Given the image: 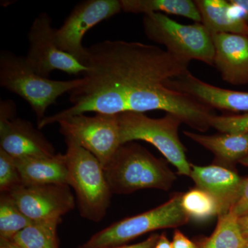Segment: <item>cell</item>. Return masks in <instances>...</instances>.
<instances>
[{
    "mask_svg": "<svg viewBox=\"0 0 248 248\" xmlns=\"http://www.w3.org/2000/svg\"><path fill=\"white\" fill-rule=\"evenodd\" d=\"M88 71L70 94L73 106L38 122L39 129L86 112L119 115L151 111L165 83L182 76L189 62L140 42L107 40L86 47Z\"/></svg>",
    "mask_w": 248,
    "mask_h": 248,
    "instance_id": "obj_1",
    "label": "cell"
},
{
    "mask_svg": "<svg viewBox=\"0 0 248 248\" xmlns=\"http://www.w3.org/2000/svg\"><path fill=\"white\" fill-rule=\"evenodd\" d=\"M167 163L133 141L121 145L104 170L112 194L127 195L143 189L168 191L177 177Z\"/></svg>",
    "mask_w": 248,
    "mask_h": 248,
    "instance_id": "obj_2",
    "label": "cell"
},
{
    "mask_svg": "<svg viewBox=\"0 0 248 248\" xmlns=\"http://www.w3.org/2000/svg\"><path fill=\"white\" fill-rule=\"evenodd\" d=\"M68 164L67 184L76 193L79 214L85 219L102 221L112 195L104 166L92 153L76 142L65 139Z\"/></svg>",
    "mask_w": 248,
    "mask_h": 248,
    "instance_id": "obj_3",
    "label": "cell"
},
{
    "mask_svg": "<svg viewBox=\"0 0 248 248\" xmlns=\"http://www.w3.org/2000/svg\"><path fill=\"white\" fill-rule=\"evenodd\" d=\"M82 81V78L58 81L42 78L31 69L25 58L8 50L0 54V85L24 99L38 122L45 118L46 111L60 96L71 93Z\"/></svg>",
    "mask_w": 248,
    "mask_h": 248,
    "instance_id": "obj_4",
    "label": "cell"
},
{
    "mask_svg": "<svg viewBox=\"0 0 248 248\" xmlns=\"http://www.w3.org/2000/svg\"><path fill=\"white\" fill-rule=\"evenodd\" d=\"M117 116L121 144L135 141L148 142L176 168L178 174L190 177V163L178 133L183 122L177 116L166 113L161 118L155 119L135 112H123Z\"/></svg>",
    "mask_w": 248,
    "mask_h": 248,
    "instance_id": "obj_5",
    "label": "cell"
},
{
    "mask_svg": "<svg viewBox=\"0 0 248 248\" xmlns=\"http://www.w3.org/2000/svg\"><path fill=\"white\" fill-rule=\"evenodd\" d=\"M143 24L147 37L164 45L176 58L189 63L198 60L214 66L213 35L202 23L185 25L165 14L155 13L144 15Z\"/></svg>",
    "mask_w": 248,
    "mask_h": 248,
    "instance_id": "obj_6",
    "label": "cell"
},
{
    "mask_svg": "<svg viewBox=\"0 0 248 248\" xmlns=\"http://www.w3.org/2000/svg\"><path fill=\"white\" fill-rule=\"evenodd\" d=\"M182 195L175 194L155 208L112 223L91 236L84 246L94 248L122 246L150 232L187 224L190 218L183 210Z\"/></svg>",
    "mask_w": 248,
    "mask_h": 248,
    "instance_id": "obj_7",
    "label": "cell"
},
{
    "mask_svg": "<svg viewBox=\"0 0 248 248\" xmlns=\"http://www.w3.org/2000/svg\"><path fill=\"white\" fill-rule=\"evenodd\" d=\"M60 133L92 153L103 166L121 146L117 115L80 114L59 120Z\"/></svg>",
    "mask_w": 248,
    "mask_h": 248,
    "instance_id": "obj_8",
    "label": "cell"
},
{
    "mask_svg": "<svg viewBox=\"0 0 248 248\" xmlns=\"http://www.w3.org/2000/svg\"><path fill=\"white\" fill-rule=\"evenodd\" d=\"M52 19L46 13H42L34 19L28 33L29 51L25 58L27 64L36 74L48 78L55 71L69 75H83L87 66L70 54L58 48L54 38L55 29Z\"/></svg>",
    "mask_w": 248,
    "mask_h": 248,
    "instance_id": "obj_9",
    "label": "cell"
},
{
    "mask_svg": "<svg viewBox=\"0 0 248 248\" xmlns=\"http://www.w3.org/2000/svg\"><path fill=\"white\" fill-rule=\"evenodd\" d=\"M120 0H87L77 5L60 29H55V42L58 48L85 65L87 52L82 45L86 32L99 23L119 14ZM86 66V65H85Z\"/></svg>",
    "mask_w": 248,
    "mask_h": 248,
    "instance_id": "obj_10",
    "label": "cell"
},
{
    "mask_svg": "<svg viewBox=\"0 0 248 248\" xmlns=\"http://www.w3.org/2000/svg\"><path fill=\"white\" fill-rule=\"evenodd\" d=\"M19 210L33 223H60L76 206L67 184L19 186L9 194Z\"/></svg>",
    "mask_w": 248,
    "mask_h": 248,
    "instance_id": "obj_11",
    "label": "cell"
},
{
    "mask_svg": "<svg viewBox=\"0 0 248 248\" xmlns=\"http://www.w3.org/2000/svg\"><path fill=\"white\" fill-rule=\"evenodd\" d=\"M190 177L196 187L208 192L217 201L218 216L230 213L241 195L245 179L221 165L200 166L190 164Z\"/></svg>",
    "mask_w": 248,
    "mask_h": 248,
    "instance_id": "obj_12",
    "label": "cell"
},
{
    "mask_svg": "<svg viewBox=\"0 0 248 248\" xmlns=\"http://www.w3.org/2000/svg\"><path fill=\"white\" fill-rule=\"evenodd\" d=\"M0 148L15 159L51 156L53 145L29 121L15 118L0 123Z\"/></svg>",
    "mask_w": 248,
    "mask_h": 248,
    "instance_id": "obj_13",
    "label": "cell"
},
{
    "mask_svg": "<svg viewBox=\"0 0 248 248\" xmlns=\"http://www.w3.org/2000/svg\"><path fill=\"white\" fill-rule=\"evenodd\" d=\"M165 84L170 89L188 94L212 109L248 112V92L217 87L198 79L188 71Z\"/></svg>",
    "mask_w": 248,
    "mask_h": 248,
    "instance_id": "obj_14",
    "label": "cell"
},
{
    "mask_svg": "<svg viewBox=\"0 0 248 248\" xmlns=\"http://www.w3.org/2000/svg\"><path fill=\"white\" fill-rule=\"evenodd\" d=\"M215 55L214 66L229 84H248V36L213 34Z\"/></svg>",
    "mask_w": 248,
    "mask_h": 248,
    "instance_id": "obj_15",
    "label": "cell"
},
{
    "mask_svg": "<svg viewBox=\"0 0 248 248\" xmlns=\"http://www.w3.org/2000/svg\"><path fill=\"white\" fill-rule=\"evenodd\" d=\"M184 135L215 156L217 164L230 168L248 156V133L205 135L184 131Z\"/></svg>",
    "mask_w": 248,
    "mask_h": 248,
    "instance_id": "obj_16",
    "label": "cell"
},
{
    "mask_svg": "<svg viewBox=\"0 0 248 248\" xmlns=\"http://www.w3.org/2000/svg\"><path fill=\"white\" fill-rule=\"evenodd\" d=\"M15 161L25 185L67 184L68 164L65 154L15 159Z\"/></svg>",
    "mask_w": 248,
    "mask_h": 248,
    "instance_id": "obj_17",
    "label": "cell"
},
{
    "mask_svg": "<svg viewBox=\"0 0 248 248\" xmlns=\"http://www.w3.org/2000/svg\"><path fill=\"white\" fill-rule=\"evenodd\" d=\"M202 24L210 33H232L248 36V24L235 14L229 1L197 0Z\"/></svg>",
    "mask_w": 248,
    "mask_h": 248,
    "instance_id": "obj_18",
    "label": "cell"
},
{
    "mask_svg": "<svg viewBox=\"0 0 248 248\" xmlns=\"http://www.w3.org/2000/svg\"><path fill=\"white\" fill-rule=\"evenodd\" d=\"M122 11L144 15L167 14L189 18L202 23V18L195 1L190 0H120Z\"/></svg>",
    "mask_w": 248,
    "mask_h": 248,
    "instance_id": "obj_19",
    "label": "cell"
},
{
    "mask_svg": "<svg viewBox=\"0 0 248 248\" xmlns=\"http://www.w3.org/2000/svg\"><path fill=\"white\" fill-rule=\"evenodd\" d=\"M248 244L240 229L238 217L230 212L218 216L213 234L201 240L197 246L198 248H244Z\"/></svg>",
    "mask_w": 248,
    "mask_h": 248,
    "instance_id": "obj_20",
    "label": "cell"
},
{
    "mask_svg": "<svg viewBox=\"0 0 248 248\" xmlns=\"http://www.w3.org/2000/svg\"><path fill=\"white\" fill-rule=\"evenodd\" d=\"M57 223H33L13 238L21 248H60Z\"/></svg>",
    "mask_w": 248,
    "mask_h": 248,
    "instance_id": "obj_21",
    "label": "cell"
},
{
    "mask_svg": "<svg viewBox=\"0 0 248 248\" xmlns=\"http://www.w3.org/2000/svg\"><path fill=\"white\" fill-rule=\"evenodd\" d=\"M22 213L9 194L0 197V240H11L23 230L32 224Z\"/></svg>",
    "mask_w": 248,
    "mask_h": 248,
    "instance_id": "obj_22",
    "label": "cell"
},
{
    "mask_svg": "<svg viewBox=\"0 0 248 248\" xmlns=\"http://www.w3.org/2000/svg\"><path fill=\"white\" fill-rule=\"evenodd\" d=\"M181 203L190 218L203 221L219 215L218 203L213 196L197 187L182 193Z\"/></svg>",
    "mask_w": 248,
    "mask_h": 248,
    "instance_id": "obj_23",
    "label": "cell"
},
{
    "mask_svg": "<svg viewBox=\"0 0 248 248\" xmlns=\"http://www.w3.org/2000/svg\"><path fill=\"white\" fill-rule=\"evenodd\" d=\"M14 158L0 148V192L9 194L23 185Z\"/></svg>",
    "mask_w": 248,
    "mask_h": 248,
    "instance_id": "obj_24",
    "label": "cell"
},
{
    "mask_svg": "<svg viewBox=\"0 0 248 248\" xmlns=\"http://www.w3.org/2000/svg\"><path fill=\"white\" fill-rule=\"evenodd\" d=\"M210 126L222 133H248V113L228 116L215 115L210 120Z\"/></svg>",
    "mask_w": 248,
    "mask_h": 248,
    "instance_id": "obj_25",
    "label": "cell"
},
{
    "mask_svg": "<svg viewBox=\"0 0 248 248\" xmlns=\"http://www.w3.org/2000/svg\"><path fill=\"white\" fill-rule=\"evenodd\" d=\"M231 213L234 214L238 218L248 215V177L245 179L241 195L232 208Z\"/></svg>",
    "mask_w": 248,
    "mask_h": 248,
    "instance_id": "obj_26",
    "label": "cell"
},
{
    "mask_svg": "<svg viewBox=\"0 0 248 248\" xmlns=\"http://www.w3.org/2000/svg\"><path fill=\"white\" fill-rule=\"evenodd\" d=\"M16 107L12 100L1 101L0 103V123L9 122L16 118Z\"/></svg>",
    "mask_w": 248,
    "mask_h": 248,
    "instance_id": "obj_27",
    "label": "cell"
},
{
    "mask_svg": "<svg viewBox=\"0 0 248 248\" xmlns=\"http://www.w3.org/2000/svg\"><path fill=\"white\" fill-rule=\"evenodd\" d=\"M171 246L172 248H198L197 244L178 229L174 231Z\"/></svg>",
    "mask_w": 248,
    "mask_h": 248,
    "instance_id": "obj_28",
    "label": "cell"
},
{
    "mask_svg": "<svg viewBox=\"0 0 248 248\" xmlns=\"http://www.w3.org/2000/svg\"><path fill=\"white\" fill-rule=\"evenodd\" d=\"M159 235L156 234H152L148 239L142 242L139 243V244L129 245V246H125V245H122V246H112V247H105V248H153L156 244V241L159 239ZM77 248H88L86 246H80Z\"/></svg>",
    "mask_w": 248,
    "mask_h": 248,
    "instance_id": "obj_29",
    "label": "cell"
},
{
    "mask_svg": "<svg viewBox=\"0 0 248 248\" xmlns=\"http://www.w3.org/2000/svg\"><path fill=\"white\" fill-rule=\"evenodd\" d=\"M235 14L248 24V0H230Z\"/></svg>",
    "mask_w": 248,
    "mask_h": 248,
    "instance_id": "obj_30",
    "label": "cell"
},
{
    "mask_svg": "<svg viewBox=\"0 0 248 248\" xmlns=\"http://www.w3.org/2000/svg\"><path fill=\"white\" fill-rule=\"evenodd\" d=\"M238 223L243 236L248 242V215L238 218Z\"/></svg>",
    "mask_w": 248,
    "mask_h": 248,
    "instance_id": "obj_31",
    "label": "cell"
},
{
    "mask_svg": "<svg viewBox=\"0 0 248 248\" xmlns=\"http://www.w3.org/2000/svg\"><path fill=\"white\" fill-rule=\"evenodd\" d=\"M153 248H172L171 242L168 239L167 236L165 233L159 235V239L156 241V244Z\"/></svg>",
    "mask_w": 248,
    "mask_h": 248,
    "instance_id": "obj_32",
    "label": "cell"
},
{
    "mask_svg": "<svg viewBox=\"0 0 248 248\" xmlns=\"http://www.w3.org/2000/svg\"><path fill=\"white\" fill-rule=\"evenodd\" d=\"M0 248H21L11 240H0Z\"/></svg>",
    "mask_w": 248,
    "mask_h": 248,
    "instance_id": "obj_33",
    "label": "cell"
},
{
    "mask_svg": "<svg viewBox=\"0 0 248 248\" xmlns=\"http://www.w3.org/2000/svg\"><path fill=\"white\" fill-rule=\"evenodd\" d=\"M240 164L244 165L245 166H248V156L244 158V159L241 160V161H240Z\"/></svg>",
    "mask_w": 248,
    "mask_h": 248,
    "instance_id": "obj_34",
    "label": "cell"
},
{
    "mask_svg": "<svg viewBox=\"0 0 248 248\" xmlns=\"http://www.w3.org/2000/svg\"><path fill=\"white\" fill-rule=\"evenodd\" d=\"M244 248H248V244H247V246H246Z\"/></svg>",
    "mask_w": 248,
    "mask_h": 248,
    "instance_id": "obj_35",
    "label": "cell"
}]
</instances>
